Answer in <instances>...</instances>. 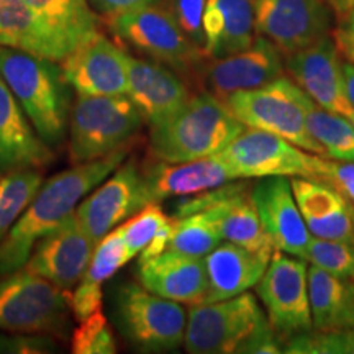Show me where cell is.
Instances as JSON below:
<instances>
[{"label":"cell","mask_w":354,"mask_h":354,"mask_svg":"<svg viewBox=\"0 0 354 354\" xmlns=\"http://www.w3.org/2000/svg\"><path fill=\"white\" fill-rule=\"evenodd\" d=\"M130 149L131 145L123 146L95 161L73 166L39 187L28 209L0 240V276L25 268L39 238L74 214L77 203L125 161Z\"/></svg>","instance_id":"cell-1"},{"label":"cell","mask_w":354,"mask_h":354,"mask_svg":"<svg viewBox=\"0 0 354 354\" xmlns=\"http://www.w3.org/2000/svg\"><path fill=\"white\" fill-rule=\"evenodd\" d=\"M0 74L50 148L63 143L73 110L71 86L56 61L0 46Z\"/></svg>","instance_id":"cell-2"},{"label":"cell","mask_w":354,"mask_h":354,"mask_svg":"<svg viewBox=\"0 0 354 354\" xmlns=\"http://www.w3.org/2000/svg\"><path fill=\"white\" fill-rule=\"evenodd\" d=\"M149 127V153L171 165L220 153L246 128L209 92L192 95L183 107Z\"/></svg>","instance_id":"cell-3"},{"label":"cell","mask_w":354,"mask_h":354,"mask_svg":"<svg viewBox=\"0 0 354 354\" xmlns=\"http://www.w3.org/2000/svg\"><path fill=\"white\" fill-rule=\"evenodd\" d=\"M143 122L128 95H79L69 117L71 165L95 161L131 145Z\"/></svg>","instance_id":"cell-4"},{"label":"cell","mask_w":354,"mask_h":354,"mask_svg":"<svg viewBox=\"0 0 354 354\" xmlns=\"http://www.w3.org/2000/svg\"><path fill=\"white\" fill-rule=\"evenodd\" d=\"M305 97L292 79L281 76L263 87L233 92L223 104L246 128L276 133L305 151L325 156V149L307 130Z\"/></svg>","instance_id":"cell-5"},{"label":"cell","mask_w":354,"mask_h":354,"mask_svg":"<svg viewBox=\"0 0 354 354\" xmlns=\"http://www.w3.org/2000/svg\"><path fill=\"white\" fill-rule=\"evenodd\" d=\"M107 24L120 41L176 73H201L207 59L202 48L183 32L171 8L158 2L123 12Z\"/></svg>","instance_id":"cell-6"},{"label":"cell","mask_w":354,"mask_h":354,"mask_svg":"<svg viewBox=\"0 0 354 354\" xmlns=\"http://www.w3.org/2000/svg\"><path fill=\"white\" fill-rule=\"evenodd\" d=\"M113 317L120 333L141 351H176L184 343L187 313L183 304L127 282L113 295Z\"/></svg>","instance_id":"cell-7"},{"label":"cell","mask_w":354,"mask_h":354,"mask_svg":"<svg viewBox=\"0 0 354 354\" xmlns=\"http://www.w3.org/2000/svg\"><path fill=\"white\" fill-rule=\"evenodd\" d=\"M218 154L234 179L284 176L322 180L326 162L325 156L310 154L276 133L259 128H245Z\"/></svg>","instance_id":"cell-8"},{"label":"cell","mask_w":354,"mask_h":354,"mask_svg":"<svg viewBox=\"0 0 354 354\" xmlns=\"http://www.w3.org/2000/svg\"><path fill=\"white\" fill-rule=\"evenodd\" d=\"M69 295L30 271L0 281V330L7 333H53L68 323Z\"/></svg>","instance_id":"cell-9"},{"label":"cell","mask_w":354,"mask_h":354,"mask_svg":"<svg viewBox=\"0 0 354 354\" xmlns=\"http://www.w3.org/2000/svg\"><path fill=\"white\" fill-rule=\"evenodd\" d=\"M268 320L254 295L243 292L236 297L190 307L184 346L190 354H230Z\"/></svg>","instance_id":"cell-10"},{"label":"cell","mask_w":354,"mask_h":354,"mask_svg":"<svg viewBox=\"0 0 354 354\" xmlns=\"http://www.w3.org/2000/svg\"><path fill=\"white\" fill-rule=\"evenodd\" d=\"M307 271L308 264L304 258H290L276 250L256 284L269 325L284 342L313 330Z\"/></svg>","instance_id":"cell-11"},{"label":"cell","mask_w":354,"mask_h":354,"mask_svg":"<svg viewBox=\"0 0 354 354\" xmlns=\"http://www.w3.org/2000/svg\"><path fill=\"white\" fill-rule=\"evenodd\" d=\"M205 212L218 228L221 240L234 243L258 254L272 256L276 246L261 223L258 210L245 184H225L197 194L176 205L172 216Z\"/></svg>","instance_id":"cell-12"},{"label":"cell","mask_w":354,"mask_h":354,"mask_svg":"<svg viewBox=\"0 0 354 354\" xmlns=\"http://www.w3.org/2000/svg\"><path fill=\"white\" fill-rule=\"evenodd\" d=\"M333 13L326 0H254V30L286 57L328 37Z\"/></svg>","instance_id":"cell-13"},{"label":"cell","mask_w":354,"mask_h":354,"mask_svg":"<svg viewBox=\"0 0 354 354\" xmlns=\"http://www.w3.org/2000/svg\"><path fill=\"white\" fill-rule=\"evenodd\" d=\"M145 172L135 161L120 165L99 189L76 209V216L92 241L99 243L105 234L151 203Z\"/></svg>","instance_id":"cell-14"},{"label":"cell","mask_w":354,"mask_h":354,"mask_svg":"<svg viewBox=\"0 0 354 354\" xmlns=\"http://www.w3.org/2000/svg\"><path fill=\"white\" fill-rule=\"evenodd\" d=\"M64 77L79 95H127L128 53L100 32L63 59Z\"/></svg>","instance_id":"cell-15"},{"label":"cell","mask_w":354,"mask_h":354,"mask_svg":"<svg viewBox=\"0 0 354 354\" xmlns=\"http://www.w3.org/2000/svg\"><path fill=\"white\" fill-rule=\"evenodd\" d=\"M94 250L95 243L84 232L74 212L39 238L25 269L69 290L82 279Z\"/></svg>","instance_id":"cell-16"},{"label":"cell","mask_w":354,"mask_h":354,"mask_svg":"<svg viewBox=\"0 0 354 354\" xmlns=\"http://www.w3.org/2000/svg\"><path fill=\"white\" fill-rule=\"evenodd\" d=\"M282 53L268 38H254L250 48L236 55L212 59L201 68L207 92L223 102L238 91L263 87L284 76Z\"/></svg>","instance_id":"cell-17"},{"label":"cell","mask_w":354,"mask_h":354,"mask_svg":"<svg viewBox=\"0 0 354 354\" xmlns=\"http://www.w3.org/2000/svg\"><path fill=\"white\" fill-rule=\"evenodd\" d=\"M342 64L338 46L328 35L320 41L286 56L284 68L292 81L320 107L351 117L354 107L344 92Z\"/></svg>","instance_id":"cell-18"},{"label":"cell","mask_w":354,"mask_h":354,"mask_svg":"<svg viewBox=\"0 0 354 354\" xmlns=\"http://www.w3.org/2000/svg\"><path fill=\"white\" fill-rule=\"evenodd\" d=\"M251 198L276 250L304 258L312 233L300 214L290 180L284 176L261 177L259 183L251 189Z\"/></svg>","instance_id":"cell-19"},{"label":"cell","mask_w":354,"mask_h":354,"mask_svg":"<svg viewBox=\"0 0 354 354\" xmlns=\"http://www.w3.org/2000/svg\"><path fill=\"white\" fill-rule=\"evenodd\" d=\"M136 276L145 289L189 307L205 302L209 290L203 258L169 250L149 259H140Z\"/></svg>","instance_id":"cell-20"},{"label":"cell","mask_w":354,"mask_h":354,"mask_svg":"<svg viewBox=\"0 0 354 354\" xmlns=\"http://www.w3.org/2000/svg\"><path fill=\"white\" fill-rule=\"evenodd\" d=\"M127 95L140 110L143 120L151 125L183 107L194 94L176 71L128 55Z\"/></svg>","instance_id":"cell-21"},{"label":"cell","mask_w":354,"mask_h":354,"mask_svg":"<svg viewBox=\"0 0 354 354\" xmlns=\"http://www.w3.org/2000/svg\"><path fill=\"white\" fill-rule=\"evenodd\" d=\"M51 161V148L39 138L0 74V174L38 169Z\"/></svg>","instance_id":"cell-22"},{"label":"cell","mask_w":354,"mask_h":354,"mask_svg":"<svg viewBox=\"0 0 354 354\" xmlns=\"http://www.w3.org/2000/svg\"><path fill=\"white\" fill-rule=\"evenodd\" d=\"M300 214L312 236L354 245V207L323 180H290Z\"/></svg>","instance_id":"cell-23"},{"label":"cell","mask_w":354,"mask_h":354,"mask_svg":"<svg viewBox=\"0 0 354 354\" xmlns=\"http://www.w3.org/2000/svg\"><path fill=\"white\" fill-rule=\"evenodd\" d=\"M145 179L153 202L177 196H197L236 180L218 153L179 165L154 162L145 172Z\"/></svg>","instance_id":"cell-24"},{"label":"cell","mask_w":354,"mask_h":354,"mask_svg":"<svg viewBox=\"0 0 354 354\" xmlns=\"http://www.w3.org/2000/svg\"><path fill=\"white\" fill-rule=\"evenodd\" d=\"M203 55L218 59L248 50L254 41L253 0H207L203 10Z\"/></svg>","instance_id":"cell-25"},{"label":"cell","mask_w":354,"mask_h":354,"mask_svg":"<svg viewBox=\"0 0 354 354\" xmlns=\"http://www.w3.org/2000/svg\"><path fill=\"white\" fill-rule=\"evenodd\" d=\"M271 256L258 254L234 243H220L203 258L209 290L203 304L227 300L248 292L261 281Z\"/></svg>","instance_id":"cell-26"},{"label":"cell","mask_w":354,"mask_h":354,"mask_svg":"<svg viewBox=\"0 0 354 354\" xmlns=\"http://www.w3.org/2000/svg\"><path fill=\"white\" fill-rule=\"evenodd\" d=\"M59 48L63 59L74 48L99 33V19L88 0H25Z\"/></svg>","instance_id":"cell-27"},{"label":"cell","mask_w":354,"mask_h":354,"mask_svg":"<svg viewBox=\"0 0 354 354\" xmlns=\"http://www.w3.org/2000/svg\"><path fill=\"white\" fill-rule=\"evenodd\" d=\"M308 299L313 330H354V279L308 264Z\"/></svg>","instance_id":"cell-28"},{"label":"cell","mask_w":354,"mask_h":354,"mask_svg":"<svg viewBox=\"0 0 354 354\" xmlns=\"http://www.w3.org/2000/svg\"><path fill=\"white\" fill-rule=\"evenodd\" d=\"M0 46L63 61L56 46L25 0H0Z\"/></svg>","instance_id":"cell-29"},{"label":"cell","mask_w":354,"mask_h":354,"mask_svg":"<svg viewBox=\"0 0 354 354\" xmlns=\"http://www.w3.org/2000/svg\"><path fill=\"white\" fill-rule=\"evenodd\" d=\"M305 120L310 135L325 149V158L354 162V125L348 117L320 107L307 95Z\"/></svg>","instance_id":"cell-30"},{"label":"cell","mask_w":354,"mask_h":354,"mask_svg":"<svg viewBox=\"0 0 354 354\" xmlns=\"http://www.w3.org/2000/svg\"><path fill=\"white\" fill-rule=\"evenodd\" d=\"M174 227L167 250L174 253L205 258L220 245L221 234L205 212H196L185 216H172Z\"/></svg>","instance_id":"cell-31"},{"label":"cell","mask_w":354,"mask_h":354,"mask_svg":"<svg viewBox=\"0 0 354 354\" xmlns=\"http://www.w3.org/2000/svg\"><path fill=\"white\" fill-rule=\"evenodd\" d=\"M41 183L43 177L38 169L8 172L0 180V240L6 238L21 214L28 209Z\"/></svg>","instance_id":"cell-32"},{"label":"cell","mask_w":354,"mask_h":354,"mask_svg":"<svg viewBox=\"0 0 354 354\" xmlns=\"http://www.w3.org/2000/svg\"><path fill=\"white\" fill-rule=\"evenodd\" d=\"M172 216L166 215L158 202L145 205L140 212L125 220L118 227L123 243H125L130 258L138 256L149 243H153L156 234L169 223Z\"/></svg>","instance_id":"cell-33"},{"label":"cell","mask_w":354,"mask_h":354,"mask_svg":"<svg viewBox=\"0 0 354 354\" xmlns=\"http://www.w3.org/2000/svg\"><path fill=\"white\" fill-rule=\"evenodd\" d=\"M130 259L131 258L128 254V250L118 228L112 230L95 245L91 263H88L81 281L102 284V282L112 277L118 269L123 268Z\"/></svg>","instance_id":"cell-34"},{"label":"cell","mask_w":354,"mask_h":354,"mask_svg":"<svg viewBox=\"0 0 354 354\" xmlns=\"http://www.w3.org/2000/svg\"><path fill=\"white\" fill-rule=\"evenodd\" d=\"M304 259L343 279H354V245L312 236Z\"/></svg>","instance_id":"cell-35"},{"label":"cell","mask_w":354,"mask_h":354,"mask_svg":"<svg viewBox=\"0 0 354 354\" xmlns=\"http://www.w3.org/2000/svg\"><path fill=\"white\" fill-rule=\"evenodd\" d=\"M71 351L74 354H113L117 351L112 330L100 310L81 320L71 339Z\"/></svg>","instance_id":"cell-36"},{"label":"cell","mask_w":354,"mask_h":354,"mask_svg":"<svg viewBox=\"0 0 354 354\" xmlns=\"http://www.w3.org/2000/svg\"><path fill=\"white\" fill-rule=\"evenodd\" d=\"M207 0H174L171 10L174 13L177 24L192 43H196L203 51V10Z\"/></svg>","instance_id":"cell-37"},{"label":"cell","mask_w":354,"mask_h":354,"mask_svg":"<svg viewBox=\"0 0 354 354\" xmlns=\"http://www.w3.org/2000/svg\"><path fill=\"white\" fill-rule=\"evenodd\" d=\"M56 351V343L50 336L39 333H13L0 336V353L44 354Z\"/></svg>","instance_id":"cell-38"},{"label":"cell","mask_w":354,"mask_h":354,"mask_svg":"<svg viewBox=\"0 0 354 354\" xmlns=\"http://www.w3.org/2000/svg\"><path fill=\"white\" fill-rule=\"evenodd\" d=\"M284 339L279 336L269 322L266 320L263 325H259L250 338H246L240 346L238 354H279L284 353Z\"/></svg>","instance_id":"cell-39"},{"label":"cell","mask_w":354,"mask_h":354,"mask_svg":"<svg viewBox=\"0 0 354 354\" xmlns=\"http://www.w3.org/2000/svg\"><path fill=\"white\" fill-rule=\"evenodd\" d=\"M102 300H104L102 284L81 281L73 295H69V307L73 310L74 317L81 322L84 318L91 317L92 313L99 312L102 308Z\"/></svg>","instance_id":"cell-40"},{"label":"cell","mask_w":354,"mask_h":354,"mask_svg":"<svg viewBox=\"0 0 354 354\" xmlns=\"http://www.w3.org/2000/svg\"><path fill=\"white\" fill-rule=\"evenodd\" d=\"M323 183L330 184L354 207V162L353 161H331L326 158Z\"/></svg>","instance_id":"cell-41"},{"label":"cell","mask_w":354,"mask_h":354,"mask_svg":"<svg viewBox=\"0 0 354 354\" xmlns=\"http://www.w3.org/2000/svg\"><path fill=\"white\" fill-rule=\"evenodd\" d=\"M336 28L333 39L339 53H343L348 61L354 63V7L336 10Z\"/></svg>","instance_id":"cell-42"},{"label":"cell","mask_w":354,"mask_h":354,"mask_svg":"<svg viewBox=\"0 0 354 354\" xmlns=\"http://www.w3.org/2000/svg\"><path fill=\"white\" fill-rule=\"evenodd\" d=\"M94 10L104 17L105 20L113 19V17L120 15L123 12L133 10L143 6H149V3L158 2V0H88Z\"/></svg>","instance_id":"cell-43"},{"label":"cell","mask_w":354,"mask_h":354,"mask_svg":"<svg viewBox=\"0 0 354 354\" xmlns=\"http://www.w3.org/2000/svg\"><path fill=\"white\" fill-rule=\"evenodd\" d=\"M342 71H343L344 92H346L349 104L354 107V63H351V61H343Z\"/></svg>","instance_id":"cell-44"},{"label":"cell","mask_w":354,"mask_h":354,"mask_svg":"<svg viewBox=\"0 0 354 354\" xmlns=\"http://www.w3.org/2000/svg\"><path fill=\"white\" fill-rule=\"evenodd\" d=\"M331 7H333V12L343 10V8L354 7V0H330Z\"/></svg>","instance_id":"cell-45"},{"label":"cell","mask_w":354,"mask_h":354,"mask_svg":"<svg viewBox=\"0 0 354 354\" xmlns=\"http://www.w3.org/2000/svg\"><path fill=\"white\" fill-rule=\"evenodd\" d=\"M351 354H354V330H353V343H351Z\"/></svg>","instance_id":"cell-46"},{"label":"cell","mask_w":354,"mask_h":354,"mask_svg":"<svg viewBox=\"0 0 354 354\" xmlns=\"http://www.w3.org/2000/svg\"><path fill=\"white\" fill-rule=\"evenodd\" d=\"M349 118V120H351V123H353V125H354V113L351 115V117H348Z\"/></svg>","instance_id":"cell-47"}]
</instances>
